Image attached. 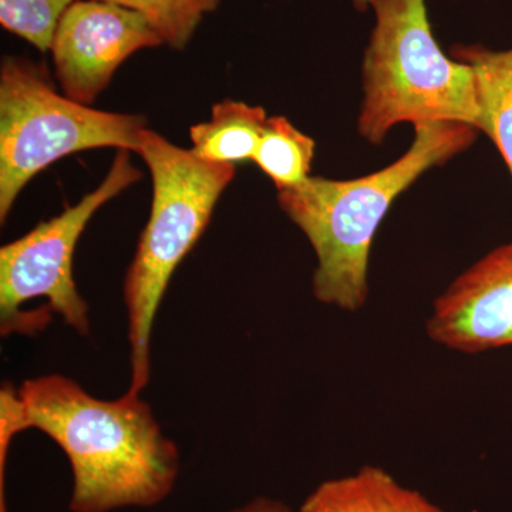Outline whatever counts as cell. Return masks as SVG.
I'll return each mask as SVG.
<instances>
[{
	"label": "cell",
	"mask_w": 512,
	"mask_h": 512,
	"mask_svg": "<svg viewBox=\"0 0 512 512\" xmlns=\"http://www.w3.org/2000/svg\"><path fill=\"white\" fill-rule=\"evenodd\" d=\"M28 429L42 431L66 454L72 512L154 507L180 476V451L140 394L103 400L60 375L3 384L0 437L12 441Z\"/></svg>",
	"instance_id": "obj_1"
},
{
	"label": "cell",
	"mask_w": 512,
	"mask_h": 512,
	"mask_svg": "<svg viewBox=\"0 0 512 512\" xmlns=\"http://www.w3.org/2000/svg\"><path fill=\"white\" fill-rule=\"evenodd\" d=\"M480 131L460 123L414 126L412 146L387 167L355 180L309 177L278 192L281 210L311 242L313 295L343 311L367 298L370 251L393 202L431 170L473 146Z\"/></svg>",
	"instance_id": "obj_2"
},
{
	"label": "cell",
	"mask_w": 512,
	"mask_h": 512,
	"mask_svg": "<svg viewBox=\"0 0 512 512\" xmlns=\"http://www.w3.org/2000/svg\"><path fill=\"white\" fill-rule=\"evenodd\" d=\"M136 154L151 174L153 201L136 255L124 279L131 383L140 394L151 376V333L171 276L202 237L235 165L210 163L175 146L150 128L138 138Z\"/></svg>",
	"instance_id": "obj_3"
},
{
	"label": "cell",
	"mask_w": 512,
	"mask_h": 512,
	"mask_svg": "<svg viewBox=\"0 0 512 512\" xmlns=\"http://www.w3.org/2000/svg\"><path fill=\"white\" fill-rule=\"evenodd\" d=\"M375 26L362 63L357 128L380 146L399 124L460 123L483 133L470 64L447 56L434 37L426 0H373Z\"/></svg>",
	"instance_id": "obj_4"
},
{
	"label": "cell",
	"mask_w": 512,
	"mask_h": 512,
	"mask_svg": "<svg viewBox=\"0 0 512 512\" xmlns=\"http://www.w3.org/2000/svg\"><path fill=\"white\" fill-rule=\"evenodd\" d=\"M141 114L92 109L57 92L45 64L3 57L0 66V222L20 192L60 158L117 148L136 153Z\"/></svg>",
	"instance_id": "obj_5"
},
{
	"label": "cell",
	"mask_w": 512,
	"mask_h": 512,
	"mask_svg": "<svg viewBox=\"0 0 512 512\" xmlns=\"http://www.w3.org/2000/svg\"><path fill=\"white\" fill-rule=\"evenodd\" d=\"M143 177L130 151H117L109 173L96 190L52 220L0 248V333L28 335L26 303L46 299V312L56 313L80 335L90 333L89 305L77 291L73 256L77 242L103 205Z\"/></svg>",
	"instance_id": "obj_6"
},
{
	"label": "cell",
	"mask_w": 512,
	"mask_h": 512,
	"mask_svg": "<svg viewBox=\"0 0 512 512\" xmlns=\"http://www.w3.org/2000/svg\"><path fill=\"white\" fill-rule=\"evenodd\" d=\"M161 45L163 39L140 13L101 0H76L60 20L50 52L64 96L90 106L128 57Z\"/></svg>",
	"instance_id": "obj_7"
},
{
	"label": "cell",
	"mask_w": 512,
	"mask_h": 512,
	"mask_svg": "<svg viewBox=\"0 0 512 512\" xmlns=\"http://www.w3.org/2000/svg\"><path fill=\"white\" fill-rule=\"evenodd\" d=\"M427 333L464 353L512 345V241L485 255L441 293Z\"/></svg>",
	"instance_id": "obj_8"
},
{
	"label": "cell",
	"mask_w": 512,
	"mask_h": 512,
	"mask_svg": "<svg viewBox=\"0 0 512 512\" xmlns=\"http://www.w3.org/2000/svg\"><path fill=\"white\" fill-rule=\"evenodd\" d=\"M301 512L444 511L383 468L365 466L350 476L323 481L303 501Z\"/></svg>",
	"instance_id": "obj_9"
},
{
	"label": "cell",
	"mask_w": 512,
	"mask_h": 512,
	"mask_svg": "<svg viewBox=\"0 0 512 512\" xmlns=\"http://www.w3.org/2000/svg\"><path fill=\"white\" fill-rule=\"evenodd\" d=\"M451 57L473 69L483 111V133L494 141L512 177V47L491 50L481 45H457L451 49Z\"/></svg>",
	"instance_id": "obj_10"
},
{
	"label": "cell",
	"mask_w": 512,
	"mask_h": 512,
	"mask_svg": "<svg viewBox=\"0 0 512 512\" xmlns=\"http://www.w3.org/2000/svg\"><path fill=\"white\" fill-rule=\"evenodd\" d=\"M266 120L261 106L220 101L212 107L210 120L190 128L191 151L210 163L235 165L254 160Z\"/></svg>",
	"instance_id": "obj_11"
},
{
	"label": "cell",
	"mask_w": 512,
	"mask_h": 512,
	"mask_svg": "<svg viewBox=\"0 0 512 512\" xmlns=\"http://www.w3.org/2000/svg\"><path fill=\"white\" fill-rule=\"evenodd\" d=\"M316 144L282 116L268 117L254 163L271 178L276 190L298 187L311 177Z\"/></svg>",
	"instance_id": "obj_12"
},
{
	"label": "cell",
	"mask_w": 512,
	"mask_h": 512,
	"mask_svg": "<svg viewBox=\"0 0 512 512\" xmlns=\"http://www.w3.org/2000/svg\"><path fill=\"white\" fill-rule=\"evenodd\" d=\"M140 13L161 36L165 45L183 50L191 42L205 15L220 0H101Z\"/></svg>",
	"instance_id": "obj_13"
},
{
	"label": "cell",
	"mask_w": 512,
	"mask_h": 512,
	"mask_svg": "<svg viewBox=\"0 0 512 512\" xmlns=\"http://www.w3.org/2000/svg\"><path fill=\"white\" fill-rule=\"evenodd\" d=\"M76 0H0V25L40 52L52 47L66 10Z\"/></svg>",
	"instance_id": "obj_14"
},
{
	"label": "cell",
	"mask_w": 512,
	"mask_h": 512,
	"mask_svg": "<svg viewBox=\"0 0 512 512\" xmlns=\"http://www.w3.org/2000/svg\"><path fill=\"white\" fill-rule=\"evenodd\" d=\"M232 512H292L281 501L271 500V498L258 497L249 503L235 508Z\"/></svg>",
	"instance_id": "obj_15"
},
{
	"label": "cell",
	"mask_w": 512,
	"mask_h": 512,
	"mask_svg": "<svg viewBox=\"0 0 512 512\" xmlns=\"http://www.w3.org/2000/svg\"><path fill=\"white\" fill-rule=\"evenodd\" d=\"M373 0H352L353 6L360 12H366L367 9L372 8Z\"/></svg>",
	"instance_id": "obj_16"
}]
</instances>
